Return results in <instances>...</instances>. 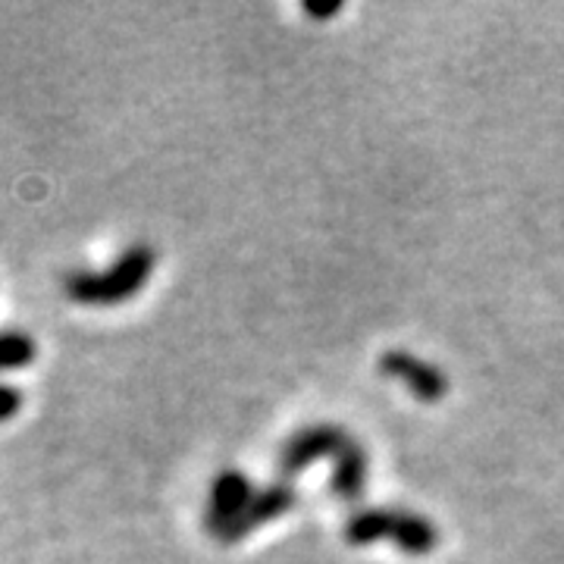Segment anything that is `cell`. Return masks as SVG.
Instances as JSON below:
<instances>
[{"label": "cell", "mask_w": 564, "mask_h": 564, "mask_svg": "<svg viewBox=\"0 0 564 564\" xmlns=\"http://www.w3.org/2000/svg\"><path fill=\"white\" fill-rule=\"evenodd\" d=\"M295 505V492L289 486H267L254 489L242 474L226 470L210 486V502H207V530L220 543H236L248 536L254 527L267 524L273 518L285 514Z\"/></svg>", "instance_id": "cell-1"}, {"label": "cell", "mask_w": 564, "mask_h": 564, "mask_svg": "<svg viewBox=\"0 0 564 564\" xmlns=\"http://www.w3.org/2000/svg\"><path fill=\"white\" fill-rule=\"evenodd\" d=\"M317 458H333L336 462V492L343 499H358L364 492V474H367V458H364L361 445L355 443L339 426H307L302 433H295L289 445L282 448L280 470L282 474H295L304 464L317 462Z\"/></svg>", "instance_id": "cell-2"}, {"label": "cell", "mask_w": 564, "mask_h": 564, "mask_svg": "<svg viewBox=\"0 0 564 564\" xmlns=\"http://www.w3.org/2000/svg\"><path fill=\"white\" fill-rule=\"evenodd\" d=\"M151 270H154V251L135 245L101 273H73L66 280V292L79 304H120L144 289Z\"/></svg>", "instance_id": "cell-3"}, {"label": "cell", "mask_w": 564, "mask_h": 564, "mask_svg": "<svg viewBox=\"0 0 564 564\" xmlns=\"http://www.w3.org/2000/svg\"><path fill=\"white\" fill-rule=\"evenodd\" d=\"M345 540L351 545L392 540L395 545H402L408 555H426V552H433V545L440 543L436 530L426 518L408 514V511H386V508L355 514L345 527Z\"/></svg>", "instance_id": "cell-4"}, {"label": "cell", "mask_w": 564, "mask_h": 564, "mask_svg": "<svg viewBox=\"0 0 564 564\" xmlns=\"http://www.w3.org/2000/svg\"><path fill=\"white\" fill-rule=\"evenodd\" d=\"M380 370L386 377L408 386L421 402H440L448 392V380H445L443 370H436L433 364L421 361L408 351H386L380 358Z\"/></svg>", "instance_id": "cell-5"}, {"label": "cell", "mask_w": 564, "mask_h": 564, "mask_svg": "<svg viewBox=\"0 0 564 564\" xmlns=\"http://www.w3.org/2000/svg\"><path fill=\"white\" fill-rule=\"evenodd\" d=\"M35 361V343L22 333H0V370H17Z\"/></svg>", "instance_id": "cell-6"}, {"label": "cell", "mask_w": 564, "mask_h": 564, "mask_svg": "<svg viewBox=\"0 0 564 564\" xmlns=\"http://www.w3.org/2000/svg\"><path fill=\"white\" fill-rule=\"evenodd\" d=\"M22 408V392L13 386H0V423L10 421Z\"/></svg>", "instance_id": "cell-7"}, {"label": "cell", "mask_w": 564, "mask_h": 564, "mask_svg": "<svg viewBox=\"0 0 564 564\" xmlns=\"http://www.w3.org/2000/svg\"><path fill=\"white\" fill-rule=\"evenodd\" d=\"M304 10H307V13H311V17H336V13H339V10H343V3H326V7H323V3H304Z\"/></svg>", "instance_id": "cell-8"}]
</instances>
